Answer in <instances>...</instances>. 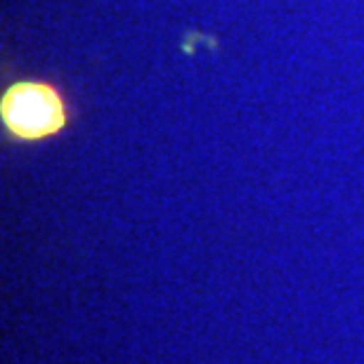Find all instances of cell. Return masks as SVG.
Wrapping results in <instances>:
<instances>
[{
	"instance_id": "obj_1",
	"label": "cell",
	"mask_w": 364,
	"mask_h": 364,
	"mask_svg": "<svg viewBox=\"0 0 364 364\" xmlns=\"http://www.w3.org/2000/svg\"><path fill=\"white\" fill-rule=\"evenodd\" d=\"M0 112L10 133L24 140L55 135L67 123V105L62 95L53 85L36 81L12 85L5 92Z\"/></svg>"
}]
</instances>
